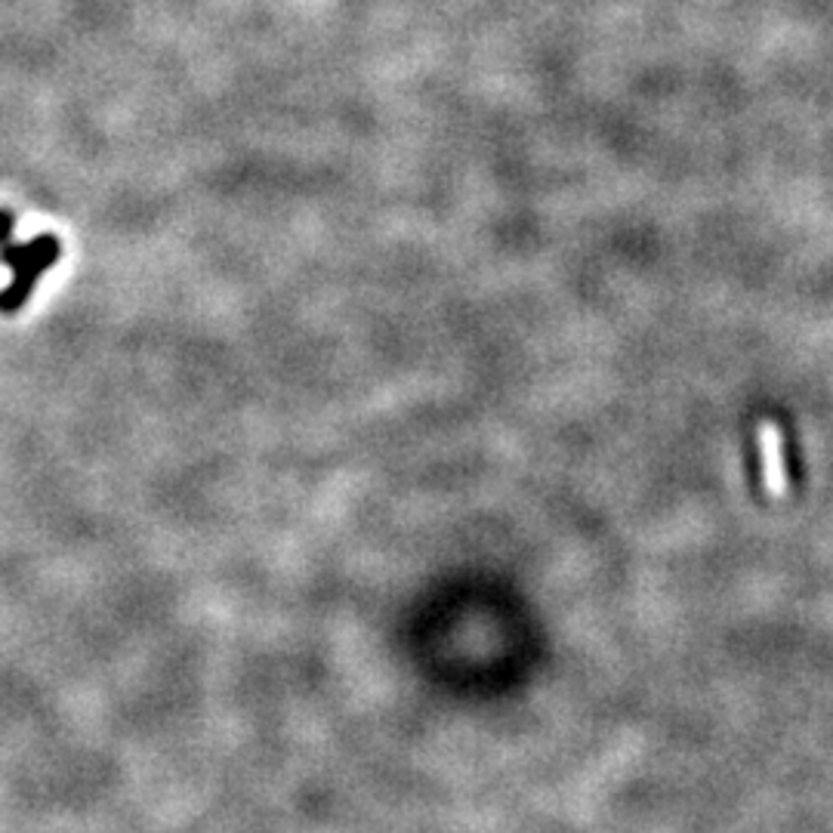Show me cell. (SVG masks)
Instances as JSON below:
<instances>
[{
  "label": "cell",
  "instance_id": "6da1fadb",
  "mask_svg": "<svg viewBox=\"0 0 833 833\" xmlns=\"http://www.w3.org/2000/svg\"><path fill=\"white\" fill-rule=\"evenodd\" d=\"M62 256V241L57 235H38L31 241H7L0 244V263L10 268V284L0 291V315H16L34 294L47 268H53Z\"/></svg>",
  "mask_w": 833,
  "mask_h": 833
},
{
  "label": "cell",
  "instance_id": "7a4b0ae2",
  "mask_svg": "<svg viewBox=\"0 0 833 833\" xmlns=\"http://www.w3.org/2000/svg\"><path fill=\"white\" fill-rule=\"evenodd\" d=\"M13 232H16V213L7 211V207H0V244L13 241Z\"/></svg>",
  "mask_w": 833,
  "mask_h": 833
}]
</instances>
